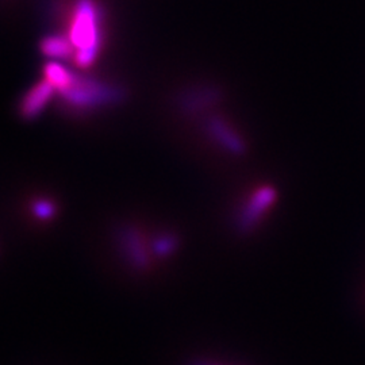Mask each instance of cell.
Returning a JSON list of instances; mask_svg holds the SVG:
<instances>
[{
	"mask_svg": "<svg viewBox=\"0 0 365 365\" xmlns=\"http://www.w3.org/2000/svg\"><path fill=\"white\" fill-rule=\"evenodd\" d=\"M117 241L120 244L126 259L137 268H144L146 265V255H145L143 237L130 226H125L118 232Z\"/></svg>",
	"mask_w": 365,
	"mask_h": 365,
	"instance_id": "4",
	"label": "cell"
},
{
	"mask_svg": "<svg viewBox=\"0 0 365 365\" xmlns=\"http://www.w3.org/2000/svg\"><path fill=\"white\" fill-rule=\"evenodd\" d=\"M33 209L38 218H51L56 211L54 206L48 200H38Z\"/></svg>",
	"mask_w": 365,
	"mask_h": 365,
	"instance_id": "8",
	"label": "cell"
},
{
	"mask_svg": "<svg viewBox=\"0 0 365 365\" xmlns=\"http://www.w3.org/2000/svg\"><path fill=\"white\" fill-rule=\"evenodd\" d=\"M72 42L63 36L46 37L41 43V51L51 58H66L72 54Z\"/></svg>",
	"mask_w": 365,
	"mask_h": 365,
	"instance_id": "5",
	"label": "cell"
},
{
	"mask_svg": "<svg viewBox=\"0 0 365 365\" xmlns=\"http://www.w3.org/2000/svg\"><path fill=\"white\" fill-rule=\"evenodd\" d=\"M63 101L76 110H95L123 101V90L95 78L73 76L66 90L60 91Z\"/></svg>",
	"mask_w": 365,
	"mask_h": 365,
	"instance_id": "2",
	"label": "cell"
},
{
	"mask_svg": "<svg viewBox=\"0 0 365 365\" xmlns=\"http://www.w3.org/2000/svg\"><path fill=\"white\" fill-rule=\"evenodd\" d=\"M75 73H72L66 66L58 64V63H49L45 66V80H48L53 87L58 91L66 90V87L71 84L72 78Z\"/></svg>",
	"mask_w": 365,
	"mask_h": 365,
	"instance_id": "6",
	"label": "cell"
},
{
	"mask_svg": "<svg viewBox=\"0 0 365 365\" xmlns=\"http://www.w3.org/2000/svg\"><path fill=\"white\" fill-rule=\"evenodd\" d=\"M199 365H215V364H199Z\"/></svg>",
	"mask_w": 365,
	"mask_h": 365,
	"instance_id": "9",
	"label": "cell"
},
{
	"mask_svg": "<svg viewBox=\"0 0 365 365\" xmlns=\"http://www.w3.org/2000/svg\"><path fill=\"white\" fill-rule=\"evenodd\" d=\"M175 238L170 237V235H161L156 240V244H155V249H156L157 255L160 256H164L167 253L172 252L175 249Z\"/></svg>",
	"mask_w": 365,
	"mask_h": 365,
	"instance_id": "7",
	"label": "cell"
},
{
	"mask_svg": "<svg viewBox=\"0 0 365 365\" xmlns=\"http://www.w3.org/2000/svg\"><path fill=\"white\" fill-rule=\"evenodd\" d=\"M102 11L92 0H78L73 11L68 38L78 49L76 63L88 66L93 63L102 45Z\"/></svg>",
	"mask_w": 365,
	"mask_h": 365,
	"instance_id": "1",
	"label": "cell"
},
{
	"mask_svg": "<svg viewBox=\"0 0 365 365\" xmlns=\"http://www.w3.org/2000/svg\"><path fill=\"white\" fill-rule=\"evenodd\" d=\"M56 88L52 84L45 80L38 83L34 88L27 92L19 106V113L25 119H34L45 110L49 101L52 99Z\"/></svg>",
	"mask_w": 365,
	"mask_h": 365,
	"instance_id": "3",
	"label": "cell"
}]
</instances>
